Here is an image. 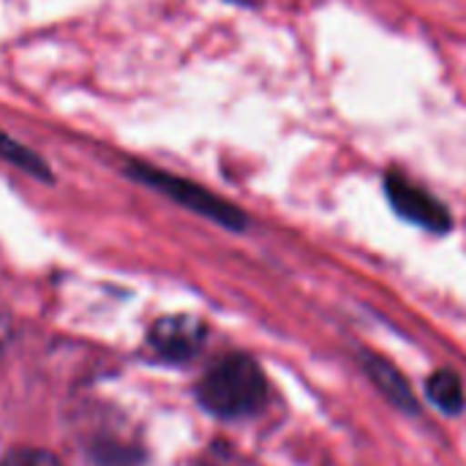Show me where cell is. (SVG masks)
<instances>
[{
	"mask_svg": "<svg viewBox=\"0 0 466 466\" xmlns=\"http://www.w3.org/2000/svg\"><path fill=\"white\" fill-rule=\"evenodd\" d=\"M199 404L216 418H248L268 401V380L257 360L246 355H229L218 360L197 388Z\"/></svg>",
	"mask_w": 466,
	"mask_h": 466,
	"instance_id": "obj_1",
	"label": "cell"
},
{
	"mask_svg": "<svg viewBox=\"0 0 466 466\" xmlns=\"http://www.w3.org/2000/svg\"><path fill=\"white\" fill-rule=\"evenodd\" d=\"M123 172H126V177H131V180H137V183L164 194L167 199L183 205L186 210H191L197 216H205L208 221H216V224H221L227 229L240 232L248 224V218H246V213L240 208H235L232 202L221 199L218 194L208 191L199 183H191L186 177H177V175L164 172L158 167H150L145 161H128L123 167Z\"/></svg>",
	"mask_w": 466,
	"mask_h": 466,
	"instance_id": "obj_2",
	"label": "cell"
},
{
	"mask_svg": "<svg viewBox=\"0 0 466 466\" xmlns=\"http://www.w3.org/2000/svg\"><path fill=\"white\" fill-rule=\"evenodd\" d=\"M385 191H388L393 210L401 218H407V221H412L429 232H437V235L451 232V227H453L451 210L440 199H434L426 188H420L412 180H407L404 175L393 172L385 180Z\"/></svg>",
	"mask_w": 466,
	"mask_h": 466,
	"instance_id": "obj_3",
	"label": "cell"
},
{
	"mask_svg": "<svg viewBox=\"0 0 466 466\" xmlns=\"http://www.w3.org/2000/svg\"><path fill=\"white\" fill-rule=\"evenodd\" d=\"M205 344V325L194 317L177 314V317H164L153 325L150 330V347L175 363H183L194 358Z\"/></svg>",
	"mask_w": 466,
	"mask_h": 466,
	"instance_id": "obj_4",
	"label": "cell"
},
{
	"mask_svg": "<svg viewBox=\"0 0 466 466\" xmlns=\"http://www.w3.org/2000/svg\"><path fill=\"white\" fill-rule=\"evenodd\" d=\"M366 371L371 374L374 385L401 410H415V393L410 390L407 380L401 377L399 369H393L388 360L382 358H369L366 360Z\"/></svg>",
	"mask_w": 466,
	"mask_h": 466,
	"instance_id": "obj_5",
	"label": "cell"
},
{
	"mask_svg": "<svg viewBox=\"0 0 466 466\" xmlns=\"http://www.w3.org/2000/svg\"><path fill=\"white\" fill-rule=\"evenodd\" d=\"M0 158L22 172H27L30 177L35 180H44V183H52V167L41 158V153L30 150L27 145L16 142L14 137H8L5 131H0Z\"/></svg>",
	"mask_w": 466,
	"mask_h": 466,
	"instance_id": "obj_6",
	"label": "cell"
},
{
	"mask_svg": "<svg viewBox=\"0 0 466 466\" xmlns=\"http://www.w3.org/2000/svg\"><path fill=\"white\" fill-rule=\"evenodd\" d=\"M426 393L431 399V404L440 410V412H448V415H459L464 410V388H461V380L453 374V371H437L431 374L429 385H426Z\"/></svg>",
	"mask_w": 466,
	"mask_h": 466,
	"instance_id": "obj_7",
	"label": "cell"
},
{
	"mask_svg": "<svg viewBox=\"0 0 466 466\" xmlns=\"http://www.w3.org/2000/svg\"><path fill=\"white\" fill-rule=\"evenodd\" d=\"M0 466H60L52 453L44 451H16L11 453Z\"/></svg>",
	"mask_w": 466,
	"mask_h": 466,
	"instance_id": "obj_8",
	"label": "cell"
},
{
	"mask_svg": "<svg viewBox=\"0 0 466 466\" xmlns=\"http://www.w3.org/2000/svg\"><path fill=\"white\" fill-rule=\"evenodd\" d=\"M199 466H240V464H238L229 453H221V451H218V453L208 456V459H205Z\"/></svg>",
	"mask_w": 466,
	"mask_h": 466,
	"instance_id": "obj_9",
	"label": "cell"
},
{
	"mask_svg": "<svg viewBox=\"0 0 466 466\" xmlns=\"http://www.w3.org/2000/svg\"><path fill=\"white\" fill-rule=\"evenodd\" d=\"M8 333H11V319H8V311H5L3 303H0V347L5 344Z\"/></svg>",
	"mask_w": 466,
	"mask_h": 466,
	"instance_id": "obj_10",
	"label": "cell"
},
{
	"mask_svg": "<svg viewBox=\"0 0 466 466\" xmlns=\"http://www.w3.org/2000/svg\"><path fill=\"white\" fill-rule=\"evenodd\" d=\"M229 3H240V5H257L259 0H229Z\"/></svg>",
	"mask_w": 466,
	"mask_h": 466,
	"instance_id": "obj_11",
	"label": "cell"
}]
</instances>
